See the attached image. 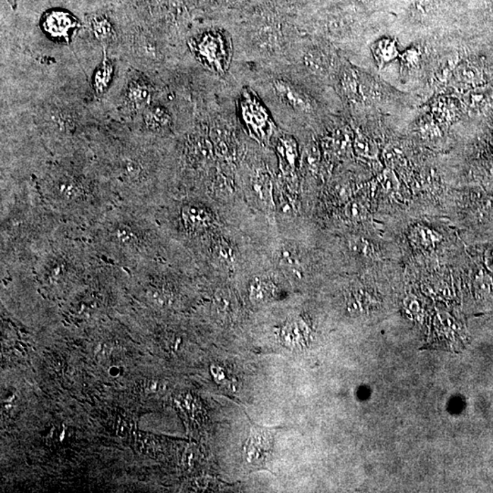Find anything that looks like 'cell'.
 Segmentation results:
<instances>
[{
  "label": "cell",
  "mask_w": 493,
  "mask_h": 493,
  "mask_svg": "<svg viewBox=\"0 0 493 493\" xmlns=\"http://www.w3.org/2000/svg\"><path fill=\"white\" fill-rule=\"evenodd\" d=\"M453 77L460 86L472 88L482 86L483 74L476 65L463 62L455 68Z\"/></svg>",
  "instance_id": "15"
},
{
  "label": "cell",
  "mask_w": 493,
  "mask_h": 493,
  "mask_svg": "<svg viewBox=\"0 0 493 493\" xmlns=\"http://www.w3.org/2000/svg\"><path fill=\"white\" fill-rule=\"evenodd\" d=\"M354 150L357 155L366 158H376L378 155V149L376 144L363 134H357L354 142Z\"/></svg>",
  "instance_id": "24"
},
{
  "label": "cell",
  "mask_w": 493,
  "mask_h": 493,
  "mask_svg": "<svg viewBox=\"0 0 493 493\" xmlns=\"http://www.w3.org/2000/svg\"><path fill=\"white\" fill-rule=\"evenodd\" d=\"M77 159L50 166L36 183L46 207L86 238V229L121 200L102 168Z\"/></svg>",
  "instance_id": "2"
},
{
  "label": "cell",
  "mask_w": 493,
  "mask_h": 493,
  "mask_svg": "<svg viewBox=\"0 0 493 493\" xmlns=\"http://www.w3.org/2000/svg\"><path fill=\"white\" fill-rule=\"evenodd\" d=\"M212 149L205 138L199 136L191 137L185 146V156L193 166L205 164L211 158Z\"/></svg>",
  "instance_id": "10"
},
{
  "label": "cell",
  "mask_w": 493,
  "mask_h": 493,
  "mask_svg": "<svg viewBox=\"0 0 493 493\" xmlns=\"http://www.w3.org/2000/svg\"><path fill=\"white\" fill-rule=\"evenodd\" d=\"M419 52L417 50L411 49L404 53L403 61L407 66H414L419 62Z\"/></svg>",
  "instance_id": "31"
},
{
  "label": "cell",
  "mask_w": 493,
  "mask_h": 493,
  "mask_svg": "<svg viewBox=\"0 0 493 493\" xmlns=\"http://www.w3.org/2000/svg\"><path fill=\"white\" fill-rule=\"evenodd\" d=\"M272 86L279 98L291 108L303 112L311 109L309 98L294 84L284 80H276Z\"/></svg>",
  "instance_id": "8"
},
{
  "label": "cell",
  "mask_w": 493,
  "mask_h": 493,
  "mask_svg": "<svg viewBox=\"0 0 493 493\" xmlns=\"http://www.w3.org/2000/svg\"><path fill=\"white\" fill-rule=\"evenodd\" d=\"M304 64L313 74L317 75L325 74L329 70V59L325 53L319 50H310L304 55Z\"/></svg>",
  "instance_id": "21"
},
{
  "label": "cell",
  "mask_w": 493,
  "mask_h": 493,
  "mask_svg": "<svg viewBox=\"0 0 493 493\" xmlns=\"http://www.w3.org/2000/svg\"><path fill=\"white\" fill-rule=\"evenodd\" d=\"M156 218V212L120 201L86 229V238L105 262L133 269L164 254Z\"/></svg>",
  "instance_id": "3"
},
{
  "label": "cell",
  "mask_w": 493,
  "mask_h": 493,
  "mask_svg": "<svg viewBox=\"0 0 493 493\" xmlns=\"http://www.w3.org/2000/svg\"><path fill=\"white\" fill-rule=\"evenodd\" d=\"M414 238L417 243L423 247H434L441 240V236L428 228L419 227L414 229Z\"/></svg>",
  "instance_id": "25"
},
{
  "label": "cell",
  "mask_w": 493,
  "mask_h": 493,
  "mask_svg": "<svg viewBox=\"0 0 493 493\" xmlns=\"http://www.w3.org/2000/svg\"><path fill=\"white\" fill-rule=\"evenodd\" d=\"M251 188L260 202L266 207H272V186L268 175L263 173L256 175L251 181Z\"/></svg>",
  "instance_id": "17"
},
{
  "label": "cell",
  "mask_w": 493,
  "mask_h": 493,
  "mask_svg": "<svg viewBox=\"0 0 493 493\" xmlns=\"http://www.w3.org/2000/svg\"><path fill=\"white\" fill-rule=\"evenodd\" d=\"M91 28L93 35L102 42H109L114 37V26L108 17L103 15L93 16L91 18Z\"/></svg>",
  "instance_id": "20"
},
{
  "label": "cell",
  "mask_w": 493,
  "mask_h": 493,
  "mask_svg": "<svg viewBox=\"0 0 493 493\" xmlns=\"http://www.w3.org/2000/svg\"><path fill=\"white\" fill-rule=\"evenodd\" d=\"M40 26L50 39L69 43L80 27V21L71 12L56 8L44 13Z\"/></svg>",
  "instance_id": "7"
},
{
  "label": "cell",
  "mask_w": 493,
  "mask_h": 493,
  "mask_svg": "<svg viewBox=\"0 0 493 493\" xmlns=\"http://www.w3.org/2000/svg\"><path fill=\"white\" fill-rule=\"evenodd\" d=\"M348 243H349L350 250L358 254V255L366 257H373L376 255L373 245L369 241H367L366 238L352 237Z\"/></svg>",
  "instance_id": "26"
},
{
  "label": "cell",
  "mask_w": 493,
  "mask_h": 493,
  "mask_svg": "<svg viewBox=\"0 0 493 493\" xmlns=\"http://www.w3.org/2000/svg\"><path fill=\"white\" fill-rule=\"evenodd\" d=\"M175 216L178 231L190 238L203 236L215 223L212 209L196 199L184 200L179 204Z\"/></svg>",
  "instance_id": "6"
},
{
  "label": "cell",
  "mask_w": 493,
  "mask_h": 493,
  "mask_svg": "<svg viewBox=\"0 0 493 493\" xmlns=\"http://www.w3.org/2000/svg\"><path fill=\"white\" fill-rule=\"evenodd\" d=\"M222 47L223 43L221 40H216L212 35H207L199 40L196 44V50L204 62L221 69Z\"/></svg>",
  "instance_id": "11"
},
{
  "label": "cell",
  "mask_w": 493,
  "mask_h": 493,
  "mask_svg": "<svg viewBox=\"0 0 493 493\" xmlns=\"http://www.w3.org/2000/svg\"><path fill=\"white\" fill-rule=\"evenodd\" d=\"M485 265L488 271L493 272V245L485 250Z\"/></svg>",
  "instance_id": "33"
},
{
  "label": "cell",
  "mask_w": 493,
  "mask_h": 493,
  "mask_svg": "<svg viewBox=\"0 0 493 493\" xmlns=\"http://www.w3.org/2000/svg\"><path fill=\"white\" fill-rule=\"evenodd\" d=\"M279 151L281 153L282 158L288 163L289 166L293 168L297 156L296 144H295L294 141L290 139V138L282 139L281 143H279Z\"/></svg>",
  "instance_id": "29"
},
{
  "label": "cell",
  "mask_w": 493,
  "mask_h": 493,
  "mask_svg": "<svg viewBox=\"0 0 493 493\" xmlns=\"http://www.w3.org/2000/svg\"><path fill=\"white\" fill-rule=\"evenodd\" d=\"M211 253L216 262L221 265L232 266L236 259L233 248L221 238H215L212 241Z\"/></svg>",
  "instance_id": "19"
},
{
  "label": "cell",
  "mask_w": 493,
  "mask_h": 493,
  "mask_svg": "<svg viewBox=\"0 0 493 493\" xmlns=\"http://www.w3.org/2000/svg\"><path fill=\"white\" fill-rule=\"evenodd\" d=\"M144 127L152 134L166 133L171 127L172 117L168 110L161 105H153L146 110Z\"/></svg>",
  "instance_id": "9"
},
{
  "label": "cell",
  "mask_w": 493,
  "mask_h": 493,
  "mask_svg": "<svg viewBox=\"0 0 493 493\" xmlns=\"http://www.w3.org/2000/svg\"><path fill=\"white\" fill-rule=\"evenodd\" d=\"M103 260L86 238L62 236L37 256L33 277L47 294L59 297L80 288Z\"/></svg>",
  "instance_id": "5"
},
{
  "label": "cell",
  "mask_w": 493,
  "mask_h": 493,
  "mask_svg": "<svg viewBox=\"0 0 493 493\" xmlns=\"http://www.w3.org/2000/svg\"><path fill=\"white\" fill-rule=\"evenodd\" d=\"M375 56L379 64H388L398 56V50L395 40H380L375 47Z\"/></svg>",
  "instance_id": "22"
},
{
  "label": "cell",
  "mask_w": 493,
  "mask_h": 493,
  "mask_svg": "<svg viewBox=\"0 0 493 493\" xmlns=\"http://www.w3.org/2000/svg\"><path fill=\"white\" fill-rule=\"evenodd\" d=\"M9 3H11V5L13 6L17 3L18 0H8Z\"/></svg>",
  "instance_id": "34"
},
{
  "label": "cell",
  "mask_w": 493,
  "mask_h": 493,
  "mask_svg": "<svg viewBox=\"0 0 493 493\" xmlns=\"http://www.w3.org/2000/svg\"><path fill=\"white\" fill-rule=\"evenodd\" d=\"M276 287L268 279H256L250 284V296L256 303H262L275 296Z\"/></svg>",
  "instance_id": "18"
},
{
  "label": "cell",
  "mask_w": 493,
  "mask_h": 493,
  "mask_svg": "<svg viewBox=\"0 0 493 493\" xmlns=\"http://www.w3.org/2000/svg\"><path fill=\"white\" fill-rule=\"evenodd\" d=\"M278 257L279 265L284 271L295 278L303 275L304 267L297 247L291 244L284 245L279 250Z\"/></svg>",
  "instance_id": "12"
},
{
  "label": "cell",
  "mask_w": 493,
  "mask_h": 493,
  "mask_svg": "<svg viewBox=\"0 0 493 493\" xmlns=\"http://www.w3.org/2000/svg\"><path fill=\"white\" fill-rule=\"evenodd\" d=\"M384 158L386 165L392 170L401 168L406 164V158H405L403 152L395 146H389L385 149Z\"/></svg>",
  "instance_id": "27"
},
{
  "label": "cell",
  "mask_w": 493,
  "mask_h": 493,
  "mask_svg": "<svg viewBox=\"0 0 493 493\" xmlns=\"http://www.w3.org/2000/svg\"><path fill=\"white\" fill-rule=\"evenodd\" d=\"M464 103L474 111H482L493 105V88L479 86L469 90L464 96Z\"/></svg>",
  "instance_id": "14"
},
{
  "label": "cell",
  "mask_w": 493,
  "mask_h": 493,
  "mask_svg": "<svg viewBox=\"0 0 493 493\" xmlns=\"http://www.w3.org/2000/svg\"><path fill=\"white\" fill-rule=\"evenodd\" d=\"M345 215L351 221H358L365 219L366 214V207L358 201H351L344 209Z\"/></svg>",
  "instance_id": "30"
},
{
  "label": "cell",
  "mask_w": 493,
  "mask_h": 493,
  "mask_svg": "<svg viewBox=\"0 0 493 493\" xmlns=\"http://www.w3.org/2000/svg\"><path fill=\"white\" fill-rule=\"evenodd\" d=\"M84 238L44 204L36 178L1 190V276L33 272L37 256L55 238Z\"/></svg>",
  "instance_id": "1"
},
{
  "label": "cell",
  "mask_w": 493,
  "mask_h": 493,
  "mask_svg": "<svg viewBox=\"0 0 493 493\" xmlns=\"http://www.w3.org/2000/svg\"><path fill=\"white\" fill-rule=\"evenodd\" d=\"M422 132L423 134L430 137L439 136V129L432 121H424L422 124Z\"/></svg>",
  "instance_id": "32"
},
{
  "label": "cell",
  "mask_w": 493,
  "mask_h": 493,
  "mask_svg": "<svg viewBox=\"0 0 493 493\" xmlns=\"http://www.w3.org/2000/svg\"><path fill=\"white\" fill-rule=\"evenodd\" d=\"M341 88L345 96L352 100L360 99L359 80L353 71H345L341 77Z\"/></svg>",
  "instance_id": "23"
},
{
  "label": "cell",
  "mask_w": 493,
  "mask_h": 493,
  "mask_svg": "<svg viewBox=\"0 0 493 493\" xmlns=\"http://www.w3.org/2000/svg\"><path fill=\"white\" fill-rule=\"evenodd\" d=\"M152 98V90L149 83L144 81H132L127 88V100L128 105L134 109H143L149 106Z\"/></svg>",
  "instance_id": "13"
},
{
  "label": "cell",
  "mask_w": 493,
  "mask_h": 493,
  "mask_svg": "<svg viewBox=\"0 0 493 493\" xmlns=\"http://www.w3.org/2000/svg\"><path fill=\"white\" fill-rule=\"evenodd\" d=\"M379 182L383 188L389 194H395L400 190V180L390 168H386L379 175Z\"/></svg>",
  "instance_id": "28"
},
{
  "label": "cell",
  "mask_w": 493,
  "mask_h": 493,
  "mask_svg": "<svg viewBox=\"0 0 493 493\" xmlns=\"http://www.w3.org/2000/svg\"><path fill=\"white\" fill-rule=\"evenodd\" d=\"M115 68L112 62L105 56L103 62L94 71L93 78V89L97 96L103 95L111 86Z\"/></svg>",
  "instance_id": "16"
},
{
  "label": "cell",
  "mask_w": 493,
  "mask_h": 493,
  "mask_svg": "<svg viewBox=\"0 0 493 493\" xmlns=\"http://www.w3.org/2000/svg\"><path fill=\"white\" fill-rule=\"evenodd\" d=\"M99 150L100 168L122 202L156 212L164 194L155 155L127 140L105 141Z\"/></svg>",
  "instance_id": "4"
}]
</instances>
